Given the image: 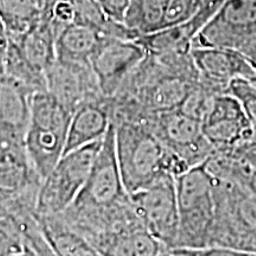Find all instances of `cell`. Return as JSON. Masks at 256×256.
I'll return each mask as SVG.
<instances>
[{
    "mask_svg": "<svg viewBox=\"0 0 256 256\" xmlns=\"http://www.w3.org/2000/svg\"><path fill=\"white\" fill-rule=\"evenodd\" d=\"M226 0H202V5L209 4V2H224Z\"/></svg>",
    "mask_w": 256,
    "mask_h": 256,
    "instance_id": "d6a6232c",
    "label": "cell"
},
{
    "mask_svg": "<svg viewBox=\"0 0 256 256\" xmlns=\"http://www.w3.org/2000/svg\"><path fill=\"white\" fill-rule=\"evenodd\" d=\"M203 130L215 151H232L255 136L242 104L229 94L216 96Z\"/></svg>",
    "mask_w": 256,
    "mask_h": 256,
    "instance_id": "4fadbf2b",
    "label": "cell"
},
{
    "mask_svg": "<svg viewBox=\"0 0 256 256\" xmlns=\"http://www.w3.org/2000/svg\"><path fill=\"white\" fill-rule=\"evenodd\" d=\"M160 256H174V255H172V254H171V252H170L168 250H166V252H162V255H160Z\"/></svg>",
    "mask_w": 256,
    "mask_h": 256,
    "instance_id": "e575fe53",
    "label": "cell"
},
{
    "mask_svg": "<svg viewBox=\"0 0 256 256\" xmlns=\"http://www.w3.org/2000/svg\"><path fill=\"white\" fill-rule=\"evenodd\" d=\"M34 94L23 83L0 75V145L5 151H26L25 138Z\"/></svg>",
    "mask_w": 256,
    "mask_h": 256,
    "instance_id": "30bf717a",
    "label": "cell"
},
{
    "mask_svg": "<svg viewBox=\"0 0 256 256\" xmlns=\"http://www.w3.org/2000/svg\"><path fill=\"white\" fill-rule=\"evenodd\" d=\"M130 196L134 210L145 228L168 250L177 247L179 209L176 178L166 176L151 186L134 192Z\"/></svg>",
    "mask_w": 256,
    "mask_h": 256,
    "instance_id": "ba28073f",
    "label": "cell"
},
{
    "mask_svg": "<svg viewBox=\"0 0 256 256\" xmlns=\"http://www.w3.org/2000/svg\"><path fill=\"white\" fill-rule=\"evenodd\" d=\"M224 2L203 4L200 11L190 20L148 34V36L140 37L136 43H139L147 54H153V55L170 52V51L192 50L194 40H196L198 34L216 14V12Z\"/></svg>",
    "mask_w": 256,
    "mask_h": 256,
    "instance_id": "2e32d148",
    "label": "cell"
},
{
    "mask_svg": "<svg viewBox=\"0 0 256 256\" xmlns=\"http://www.w3.org/2000/svg\"><path fill=\"white\" fill-rule=\"evenodd\" d=\"M124 24L140 37L164 30V0H130Z\"/></svg>",
    "mask_w": 256,
    "mask_h": 256,
    "instance_id": "7402d4cb",
    "label": "cell"
},
{
    "mask_svg": "<svg viewBox=\"0 0 256 256\" xmlns=\"http://www.w3.org/2000/svg\"><path fill=\"white\" fill-rule=\"evenodd\" d=\"M38 226L56 256H101L87 238L72 229L60 215L34 214Z\"/></svg>",
    "mask_w": 256,
    "mask_h": 256,
    "instance_id": "ac0fdd59",
    "label": "cell"
},
{
    "mask_svg": "<svg viewBox=\"0 0 256 256\" xmlns=\"http://www.w3.org/2000/svg\"><path fill=\"white\" fill-rule=\"evenodd\" d=\"M46 78L48 92L72 114L84 102L104 95L90 63L56 60L46 70Z\"/></svg>",
    "mask_w": 256,
    "mask_h": 256,
    "instance_id": "8fae6325",
    "label": "cell"
},
{
    "mask_svg": "<svg viewBox=\"0 0 256 256\" xmlns=\"http://www.w3.org/2000/svg\"><path fill=\"white\" fill-rule=\"evenodd\" d=\"M226 94L238 98L242 104L252 132L256 136V84L244 78H235L230 82Z\"/></svg>",
    "mask_w": 256,
    "mask_h": 256,
    "instance_id": "d4e9b609",
    "label": "cell"
},
{
    "mask_svg": "<svg viewBox=\"0 0 256 256\" xmlns=\"http://www.w3.org/2000/svg\"><path fill=\"white\" fill-rule=\"evenodd\" d=\"M130 202L120 172L115 126L112 122L84 188L72 206L60 215L72 229L86 236Z\"/></svg>",
    "mask_w": 256,
    "mask_h": 256,
    "instance_id": "6da1fadb",
    "label": "cell"
},
{
    "mask_svg": "<svg viewBox=\"0 0 256 256\" xmlns=\"http://www.w3.org/2000/svg\"><path fill=\"white\" fill-rule=\"evenodd\" d=\"M106 14L119 23H124L130 0H98Z\"/></svg>",
    "mask_w": 256,
    "mask_h": 256,
    "instance_id": "83f0119b",
    "label": "cell"
},
{
    "mask_svg": "<svg viewBox=\"0 0 256 256\" xmlns=\"http://www.w3.org/2000/svg\"><path fill=\"white\" fill-rule=\"evenodd\" d=\"M146 55V50L136 42L106 40L90 60L102 94L106 98L115 96Z\"/></svg>",
    "mask_w": 256,
    "mask_h": 256,
    "instance_id": "7c38bea8",
    "label": "cell"
},
{
    "mask_svg": "<svg viewBox=\"0 0 256 256\" xmlns=\"http://www.w3.org/2000/svg\"><path fill=\"white\" fill-rule=\"evenodd\" d=\"M94 248L101 256H160L168 250L144 224L115 234Z\"/></svg>",
    "mask_w": 256,
    "mask_h": 256,
    "instance_id": "e0dca14e",
    "label": "cell"
},
{
    "mask_svg": "<svg viewBox=\"0 0 256 256\" xmlns=\"http://www.w3.org/2000/svg\"><path fill=\"white\" fill-rule=\"evenodd\" d=\"M110 124V98L102 95L84 102L72 115L64 154L104 139Z\"/></svg>",
    "mask_w": 256,
    "mask_h": 256,
    "instance_id": "9a60e30c",
    "label": "cell"
},
{
    "mask_svg": "<svg viewBox=\"0 0 256 256\" xmlns=\"http://www.w3.org/2000/svg\"><path fill=\"white\" fill-rule=\"evenodd\" d=\"M176 188L179 209L176 248L209 247L216 215L215 180L200 164L176 178Z\"/></svg>",
    "mask_w": 256,
    "mask_h": 256,
    "instance_id": "277c9868",
    "label": "cell"
},
{
    "mask_svg": "<svg viewBox=\"0 0 256 256\" xmlns=\"http://www.w3.org/2000/svg\"><path fill=\"white\" fill-rule=\"evenodd\" d=\"M51 20L52 19L42 17L40 20L23 36L11 38L18 44L23 56L31 63V66L44 74L57 60V37Z\"/></svg>",
    "mask_w": 256,
    "mask_h": 256,
    "instance_id": "ffe728a7",
    "label": "cell"
},
{
    "mask_svg": "<svg viewBox=\"0 0 256 256\" xmlns=\"http://www.w3.org/2000/svg\"><path fill=\"white\" fill-rule=\"evenodd\" d=\"M241 186L244 188L246 190H248L252 194H254L256 197V170L252 168V166L247 176H246V178L243 179Z\"/></svg>",
    "mask_w": 256,
    "mask_h": 256,
    "instance_id": "f546056e",
    "label": "cell"
},
{
    "mask_svg": "<svg viewBox=\"0 0 256 256\" xmlns=\"http://www.w3.org/2000/svg\"><path fill=\"white\" fill-rule=\"evenodd\" d=\"M214 180L216 215L209 246L256 254V197L238 184Z\"/></svg>",
    "mask_w": 256,
    "mask_h": 256,
    "instance_id": "5b68a950",
    "label": "cell"
},
{
    "mask_svg": "<svg viewBox=\"0 0 256 256\" xmlns=\"http://www.w3.org/2000/svg\"><path fill=\"white\" fill-rule=\"evenodd\" d=\"M217 95L220 94H217V92L198 82L188 94L184 104H182V107L179 108V110L204 124Z\"/></svg>",
    "mask_w": 256,
    "mask_h": 256,
    "instance_id": "cb8c5ba5",
    "label": "cell"
},
{
    "mask_svg": "<svg viewBox=\"0 0 256 256\" xmlns=\"http://www.w3.org/2000/svg\"><path fill=\"white\" fill-rule=\"evenodd\" d=\"M114 126L118 162L130 194L151 186L166 176L178 178L190 170L145 124L119 122Z\"/></svg>",
    "mask_w": 256,
    "mask_h": 256,
    "instance_id": "7a4b0ae2",
    "label": "cell"
},
{
    "mask_svg": "<svg viewBox=\"0 0 256 256\" xmlns=\"http://www.w3.org/2000/svg\"><path fill=\"white\" fill-rule=\"evenodd\" d=\"M72 115L50 92H37L32 98L25 148L43 180L63 158Z\"/></svg>",
    "mask_w": 256,
    "mask_h": 256,
    "instance_id": "3957f363",
    "label": "cell"
},
{
    "mask_svg": "<svg viewBox=\"0 0 256 256\" xmlns=\"http://www.w3.org/2000/svg\"><path fill=\"white\" fill-rule=\"evenodd\" d=\"M164 6L165 28H168L190 20L202 8V0H164Z\"/></svg>",
    "mask_w": 256,
    "mask_h": 256,
    "instance_id": "484cf974",
    "label": "cell"
},
{
    "mask_svg": "<svg viewBox=\"0 0 256 256\" xmlns=\"http://www.w3.org/2000/svg\"><path fill=\"white\" fill-rule=\"evenodd\" d=\"M142 124L190 168L203 164L215 151L206 138L203 124L180 110L152 114Z\"/></svg>",
    "mask_w": 256,
    "mask_h": 256,
    "instance_id": "9c48e42d",
    "label": "cell"
},
{
    "mask_svg": "<svg viewBox=\"0 0 256 256\" xmlns=\"http://www.w3.org/2000/svg\"><path fill=\"white\" fill-rule=\"evenodd\" d=\"M8 31L2 24V19H0V50L8 51Z\"/></svg>",
    "mask_w": 256,
    "mask_h": 256,
    "instance_id": "1f68e13d",
    "label": "cell"
},
{
    "mask_svg": "<svg viewBox=\"0 0 256 256\" xmlns=\"http://www.w3.org/2000/svg\"><path fill=\"white\" fill-rule=\"evenodd\" d=\"M5 75L23 83L34 92H48L46 74L31 66L19 49L18 44L8 38V48L5 56Z\"/></svg>",
    "mask_w": 256,
    "mask_h": 256,
    "instance_id": "603a6c76",
    "label": "cell"
},
{
    "mask_svg": "<svg viewBox=\"0 0 256 256\" xmlns=\"http://www.w3.org/2000/svg\"><path fill=\"white\" fill-rule=\"evenodd\" d=\"M256 42V0H226L202 28L194 48L241 52Z\"/></svg>",
    "mask_w": 256,
    "mask_h": 256,
    "instance_id": "52a82bcc",
    "label": "cell"
},
{
    "mask_svg": "<svg viewBox=\"0 0 256 256\" xmlns=\"http://www.w3.org/2000/svg\"><path fill=\"white\" fill-rule=\"evenodd\" d=\"M104 139L64 154L42 183L37 198L38 215H60L81 194L100 153Z\"/></svg>",
    "mask_w": 256,
    "mask_h": 256,
    "instance_id": "8992f818",
    "label": "cell"
},
{
    "mask_svg": "<svg viewBox=\"0 0 256 256\" xmlns=\"http://www.w3.org/2000/svg\"><path fill=\"white\" fill-rule=\"evenodd\" d=\"M240 54H241V55L256 69V42L255 43H252V46L246 48V49L241 51Z\"/></svg>",
    "mask_w": 256,
    "mask_h": 256,
    "instance_id": "4dcf8cb0",
    "label": "cell"
},
{
    "mask_svg": "<svg viewBox=\"0 0 256 256\" xmlns=\"http://www.w3.org/2000/svg\"><path fill=\"white\" fill-rule=\"evenodd\" d=\"M42 18L36 0H0V19L10 38H19Z\"/></svg>",
    "mask_w": 256,
    "mask_h": 256,
    "instance_id": "44dd1931",
    "label": "cell"
},
{
    "mask_svg": "<svg viewBox=\"0 0 256 256\" xmlns=\"http://www.w3.org/2000/svg\"><path fill=\"white\" fill-rule=\"evenodd\" d=\"M192 56L200 72V83L217 94H226L235 78L256 81V69L238 51L194 48Z\"/></svg>",
    "mask_w": 256,
    "mask_h": 256,
    "instance_id": "5bb4252c",
    "label": "cell"
},
{
    "mask_svg": "<svg viewBox=\"0 0 256 256\" xmlns=\"http://www.w3.org/2000/svg\"><path fill=\"white\" fill-rule=\"evenodd\" d=\"M168 252L174 256H256L254 252H243L229 247H218V246H209V247L196 249L176 248Z\"/></svg>",
    "mask_w": 256,
    "mask_h": 256,
    "instance_id": "4316f807",
    "label": "cell"
},
{
    "mask_svg": "<svg viewBox=\"0 0 256 256\" xmlns=\"http://www.w3.org/2000/svg\"><path fill=\"white\" fill-rule=\"evenodd\" d=\"M108 38L84 25L72 23L56 40L57 60L72 63H90L98 48Z\"/></svg>",
    "mask_w": 256,
    "mask_h": 256,
    "instance_id": "d6986e66",
    "label": "cell"
},
{
    "mask_svg": "<svg viewBox=\"0 0 256 256\" xmlns=\"http://www.w3.org/2000/svg\"><path fill=\"white\" fill-rule=\"evenodd\" d=\"M20 256H42L40 254H36V252H26V254L20 255Z\"/></svg>",
    "mask_w": 256,
    "mask_h": 256,
    "instance_id": "836d02e7",
    "label": "cell"
},
{
    "mask_svg": "<svg viewBox=\"0 0 256 256\" xmlns=\"http://www.w3.org/2000/svg\"><path fill=\"white\" fill-rule=\"evenodd\" d=\"M228 152H232V154L238 156L240 159H242L243 162L256 170V136L252 138L250 140L243 142L235 150Z\"/></svg>",
    "mask_w": 256,
    "mask_h": 256,
    "instance_id": "f1b7e54d",
    "label": "cell"
}]
</instances>
